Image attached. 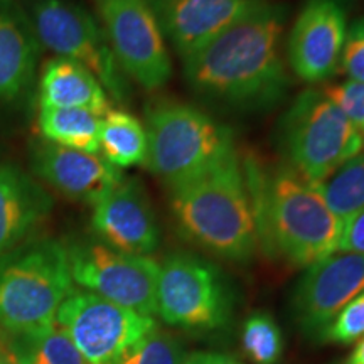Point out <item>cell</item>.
Wrapping results in <instances>:
<instances>
[{
    "instance_id": "cell-1",
    "label": "cell",
    "mask_w": 364,
    "mask_h": 364,
    "mask_svg": "<svg viewBox=\"0 0 364 364\" xmlns=\"http://www.w3.org/2000/svg\"><path fill=\"white\" fill-rule=\"evenodd\" d=\"M285 9L263 0L184 61V76L203 98L235 108H262L289 86L282 56Z\"/></svg>"
},
{
    "instance_id": "cell-2",
    "label": "cell",
    "mask_w": 364,
    "mask_h": 364,
    "mask_svg": "<svg viewBox=\"0 0 364 364\" xmlns=\"http://www.w3.org/2000/svg\"><path fill=\"white\" fill-rule=\"evenodd\" d=\"M241 167L263 252L300 268L338 252L344 221L331 211L318 186L289 164L263 169L250 157Z\"/></svg>"
},
{
    "instance_id": "cell-3",
    "label": "cell",
    "mask_w": 364,
    "mask_h": 364,
    "mask_svg": "<svg viewBox=\"0 0 364 364\" xmlns=\"http://www.w3.org/2000/svg\"><path fill=\"white\" fill-rule=\"evenodd\" d=\"M177 230L191 243L230 262H247L258 248L252 199L238 154L171 191Z\"/></svg>"
},
{
    "instance_id": "cell-4",
    "label": "cell",
    "mask_w": 364,
    "mask_h": 364,
    "mask_svg": "<svg viewBox=\"0 0 364 364\" xmlns=\"http://www.w3.org/2000/svg\"><path fill=\"white\" fill-rule=\"evenodd\" d=\"M147 161L144 166L169 191L196 179L235 152L233 134L191 105L161 100L145 110Z\"/></svg>"
},
{
    "instance_id": "cell-5",
    "label": "cell",
    "mask_w": 364,
    "mask_h": 364,
    "mask_svg": "<svg viewBox=\"0 0 364 364\" xmlns=\"http://www.w3.org/2000/svg\"><path fill=\"white\" fill-rule=\"evenodd\" d=\"M75 289L66 247L36 238L0 257V334L56 322L58 309Z\"/></svg>"
},
{
    "instance_id": "cell-6",
    "label": "cell",
    "mask_w": 364,
    "mask_h": 364,
    "mask_svg": "<svg viewBox=\"0 0 364 364\" xmlns=\"http://www.w3.org/2000/svg\"><path fill=\"white\" fill-rule=\"evenodd\" d=\"M279 139L287 164L316 186L364 149L363 132L321 90H306L294 100Z\"/></svg>"
},
{
    "instance_id": "cell-7",
    "label": "cell",
    "mask_w": 364,
    "mask_h": 364,
    "mask_svg": "<svg viewBox=\"0 0 364 364\" xmlns=\"http://www.w3.org/2000/svg\"><path fill=\"white\" fill-rule=\"evenodd\" d=\"M33 29L39 44L59 58L80 63L97 76L117 103H127L130 86L118 65L103 26L73 0H38L33 6Z\"/></svg>"
},
{
    "instance_id": "cell-8",
    "label": "cell",
    "mask_w": 364,
    "mask_h": 364,
    "mask_svg": "<svg viewBox=\"0 0 364 364\" xmlns=\"http://www.w3.org/2000/svg\"><path fill=\"white\" fill-rule=\"evenodd\" d=\"M65 247L76 285L144 316L157 314L156 260L120 252L100 240L73 241Z\"/></svg>"
},
{
    "instance_id": "cell-9",
    "label": "cell",
    "mask_w": 364,
    "mask_h": 364,
    "mask_svg": "<svg viewBox=\"0 0 364 364\" xmlns=\"http://www.w3.org/2000/svg\"><path fill=\"white\" fill-rule=\"evenodd\" d=\"M230 314V295L211 263L174 253L159 265L157 316L166 324L189 331L218 329Z\"/></svg>"
},
{
    "instance_id": "cell-10",
    "label": "cell",
    "mask_w": 364,
    "mask_h": 364,
    "mask_svg": "<svg viewBox=\"0 0 364 364\" xmlns=\"http://www.w3.org/2000/svg\"><path fill=\"white\" fill-rule=\"evenodd\" d=\"M100 21L118 65L145 90L171 80L166 36L149 0H95Z\"/></svg>"
},
{
    "instance_id": "cell-11",
    "label": "cell",
    "mask_w": 364,
    "mask_h": 364,
    "mask_svg": "<svg viewBox=\"0 0 364 364\" xmlns=\"http://www.w3.org/2000/svg\"><path fill=\"white\" fill-rule=\"evenodd\" d=\"M56 324L70 336L88 364H107L157 322L88 290L73 289L56 314Z\"/></svg>"
},
{
    "instance_id": "cell-12",
    "label": "cell",
    "mask_w": 364,
    "mask_h": 364,
    "mask_svg": "<svg viewBox=\"0 0 364 364\" xmlns=\"http://www.w3.org/2000/svg\"><path fill=\"white\" fill-rule=\"evenodd\" d=\"M348 16L339 0H307L287 41V58L295 76L324 83L339 71Z\"/></svg>"
},
{
    "instance_id": "cell-13",
    "label": "cell",
    "mask_w": 364,
    "mask_h": 364,
    "mask_svg": "<svg viewBox=\"0 0 364 364\" xmlns=\"http://www.w3.org/2000/svg\"><path fill=\"white\" fill-rule=\"evenodd\" d=\"M363 290L364 253H332L304 273L292 300L295 321L306 334L318 336Z\"/></svg>"
},
{
    "instance_id": "cell-14",
    "label": "cell",
    "mask_w": 364,
    "mask_h": 364,
    "mask_svg": "<svg viewBox=\"0 0 364 364\" xmlns=\"http://www.w3.org/2000/svg\"><path fill=\"white\" fill-rule=\"evenodd\" d=\"M91 228L100 241L120 252L147 257L161 241L159 223L142 182L124 177L93 204Z\"/></svg>"
},
{
    "instance_id": "cell-15",
    "label": "cell",
    "mask_w": 364,
    "mask_h": 364,
    "mask_svg": "<svg viewBox=\"0 0 364 364\" xmlns=\"http://www.w3.org/2000/svg\"><path fill=\"white\" fill-rule=\"evenodd\" d=\"M34 174L71 201L93 206L124 181V172L98 154L39 140L31 150Z\"/></svg>"
},
{
    "instance_id": "cell-16",
    "label": "cell",
    "mask_w": 364,
    "mask_h": 364,
    "mask_svg": "<svg viewBox=\"0 0 364 364\" xmlns=\"http://www.w3.org/2000/svg\"><path fill=\"white\" fill-rule=\"evenodd\" d=\"M182 59L193 56L263 0H149Z\"/></svg>"
},
{
    "instance_id": "cell-17",
    "label": "cell",
    "mask_w": 364,
    "mask_h": 364,
    "mask_svg": "<svg viewBox=\"0 0 364 364\" xmlns=\"http://www.w3.org/2000/svg\"><path fill=\"white\" fill-rule=\"evenodd\" d=\"M53 211V199L21 167L0 161V257L36 233Z\"/></svg>"
},
{
    "instance_id": "cell-18",
    "label": "cell",
    "mask_w": 364,
    "mask_h": 364,
    "mask_svg": "<svg viewBox=\"0 0 364 364\" xmlns=\"http://www.w3.org/2000/svg\"><path fill=\"white\" fill-rule=\"evenodd\" d=\"M39 41L19 11L0 7V102H14L33 85Z\"/></svg>"
},
{
    "instance_id": "cell-19",
    "label": "cell",
    "mask_w": 364,
    "mask_h": 364,
    "mask_svg": "<svg viewBox=\"0 0 364 364\" xmlns=\"http://www.w3.org/2000/svg\"><path fill=\"white\" fill-rule=\"evenodd\" d=\"M41 108H80L103 117L112 110L110 98L97 76L80 63L53 58L43 68Z\"/></svg>"
},
{
    "instance_id": "cell-20",
    "label": "cell",
    "mask_w": 364,
    "mask_h": 364,
    "mask_svg": "<svg viewBox=\"0 0 364 364\" xmlns=\"http://www.w3.org/2000/svg\"><path fill=\"white\" fill-rule=\"evenodd\" d=\"M0 348L17 364H88L56 322L34 329L2 332Z\"/></svg>"
},
{
    "instance_id": "cell-21",
    "label": "cell",
    "mask_w": 364,
    "mask_h": 364,
    "mask_svg": "<svg viewBox=\"0 0 364 364\" xmlns=\"http://www.w3.org/2000/svg\"><path fill=\"white\" fill-rule=\"evenodd\" d=\"M147 130L139 118L125 110L112 108L102 117L100 152L118 169L140 166L147 161Z\"/></svg>"
},
{
    "instance_id": "cell-22",
    "label": "cell",
    "mask_w": 364,
    "mask_h": 364,
    "mask_svg": "<svg viewBox=\"0 0 364 364\" xmlns=\"http://www.w3.org/2000/svg\"><path fill=\"white\" fill-rule=\"evenodd\" d=\"M39 130L44 140L83 152H100L102 117L80 108H41Z\"/></svg>"
},
{
    "instance_id": "cell-23",
    "label": "cell",
    "mask_w": 364,
    "mask_h": 364,
    "mask_svg": "<svg viewBox=\"0 0 364 364\" xmlns=\"http://www.w3.org/2000/svg\"><path fill=\"white\" fill-rule=\"evenodd\" d=\"M322 198L344 223L364 211V156H356L318 184Z\"/></svg>"
},
{
    "instance_id": "cell-24",
    "label": "cell",
    "mask_w": 364,
    "mask_h": 364,
    "mask_svg": "<svg viewBox=\"0 0 364 364\" xmlns=\"http://www.w3.org/2000/svg\"><path fill=\"white\" fill-rule=\"evenodd\" d=\"M184 358L179 341L156 327L122 349L107 364H182Z\"/></svg>"
},
{
    "instance_id": "cell-25",
    "label": "cell",
    "mask_w": 364,
    "mask_h": 364,
    "mask_svg": "<svg viewBox=\"0 0 364 364\" xmlns=\"http://www.w3.org/2000/svg\"><path fill=\"white\" fill-rule=\"evenodd\" d=\"M241 344L245 354L255 364H275L284 351L280 327L263 312L253 314L245 321Z\"/></svg>"
},
{
    "instance_id": "cell-26",
    "label": "cell",
    "mask_w": 364,
    "mask_h": 364,
    "mask_svg": "<svg viewBox=\"0 0 364 364\" xmlns=\"http://www.w3.org/2000/svg\"><path fill=\"white\" fill-rule=\"evenodd\" d=\"M364 336V290L346 304L338 316L327 324L318 338L326 343L351 344Z\"/></svg>"
},
{
    "instance_id": "cell-27",
    "label": "cell",
    "mask_w": 364,
    "mask_h": 364,
    "mask_svg": "<svg viewBox=\"0 0 364 364\" xmlns=\"http://www.w3.org/2000/svg\"><path fill=\"white\" fill-rule=\"evenodd\" d=\"M348 120L364 134V83L346 80L343 83L327 85L321 90Z\"/></svg>"
},
{
    "instance_id": "cell-28",
    "label": "cell",
    "mask_w": 364,
    "mask_h": 364,
    "mask_svg": "<svg viewBox=\"0 0 364 364\" xmlns=\"http://www.w3.org/2000/svg\"><path fill=\"white\" fill-rule=\"evenodd\" d=\"M339 70L353 81L364 83V19L348 27Z\"/></svg>"
},
{
    "instance_id": "cell-29",
    "label": "cell",
    "mask_w": 364,
    "mask_h": 364,
    "mask_svg": "<svg viewBox=\"0 0 364 364\" xmlns=\"http://www.w3.org/2000/svg\"><path fill=\"white\" fill-rule=\"evenodd\" d=\"M338 252L364 253V211L344 223L343 238Z\"/></svg>"
},
{
    "instance_id": "cell-30",
    "label": "cell",
    "mask_w": 364,
    "mask_h": 364,
    "mask_svg": "<svg viewBox=\"0 0 364 364\" xmlns=\"http://www.w3.org/2000/svg\"><path fill=\"white\" fill-rule=\"evenodd\" d=\"M182 364H241L226 354L216 353H194L191 356L184 358Z\"/></svg>"
},
{
    "instance_id": "cell-31",
    "label": "cell",
    "mask_w": 364,
    "mask_h": 364,
    "mask_svg": "<svg viewBox=\"0 0 364 364\" xmlns=\"http://www.w3.org/2000/svg\"><path fill=\"white\" fill-rule=\"evenodd\" d=\"M346 364H364V336L358 341L356 348H354Z\"/></svg>"
},
{
    "instance_id": "cell-32",
    "label": "cell",
    "mask_w": 364,
    "mask_h": 364,
    "mask_svg": "<svg viewBox=\"0 0 364 364\" xmlns=\"http://www.w3.org/2000/svg\"><path fill=\"white\" fill-rule=\"evenodd\" d=\"M0 364H17V363L14 361V359L9 356V354L4 351L2 348H0Z\"/></svg>"
}]
</instances>
